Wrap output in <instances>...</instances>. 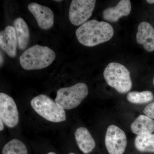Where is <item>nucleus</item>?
Wrapping results in <instances>:
<instances>
[{
  "mask_svg": "<svg viewBox=\"0 0 154 154\" xmlns=\"http://www.w3.org/2000/svg\"><path fill=\"white\" fill-rule=\"evenodd\" d=\"M154 95L150 91L139 92L132 91L128 94L127 99L130 103L134 104H143L149 103L153 100Z\"/></svg>",
  "mask_w": 154,
  "mask_h": 154,
  "instance_id": "a211bd4d",
  "label": "nucleus"
},
{
  "mask_svg": "<svg viewBox=\"0 0 154 154\" xmlns=\"http://www.w3.org/2000/svg\"><path fill=\"white\" fill-rule=\"evenodd\" d=\"M131 129L137 135L152 133L154 131V121L147 116L140 115L131 123Z\"/></svg>",
  "mask_w": 154,
  "mask_h": 154,
  "instance_id": "4468645a",
  "label": "nucleus"
},
{
  "mask_svg": "<svg viewBox=\"0 0 154 154\" xmlns=\"http://www.w3.org/2000/svg\"><path fill=\"white\" fill-rule=\"evenodd\" d=\"M146 2L150 4H152L154 3V0H147Z\"/></svg>",
  "mask_w": 154,
  "mask_h": 154,
  "instance_id": "4be33fe9",
  "label": "nucleus"
},
{
  "mask_svg": "<svg viewBox=\"0 0 154 154\" xmlns=\"http://www.w3.org/2000/svg\"><path fill=\"white\" fill-rule=\"evenodd\" d=\"M0 119L8 127L13 128L19 122V113L14 99L5 93L0 94Z\"/></svg>",
  "mask_w": 154,
  "mask_h": 154,
  "instance_id": "6e6552de",
  "label": "nucleus"
},
{
  "mask_svg": "<svg viewBox=\"0 0 154 154\" xmlns=\"http://www.w3.org/2000/svg\"><path fill=\"white\" fill-rule=\"evenodd\" d=\"M30 103L33 110L48 121L60 122L66 120L65 110L47 95H38L34 97Z\"/></svg>",
  "mask_w": 154,
  "mask_h": 154,
  "instance_id": "7ed1b4c3",
  "label": "nucleus"
},
{
  "mask_svg": "<svg viewBox=\"0 0 154 154\" xmlns=\"http://www.w3.org/2000/svg\"><path fill=\"white\" fill-rule=\"evenodd\" d=\"M113 34L114 30L110 24L96 20L88 21L76 31L78 41L88 47H93L109 41Z\"/></svg>",
  "mask_w": 154,
  "mask_h": 154,
  "instance_id": "f257e3e1",
  "label": "nucleus"
},
{
  "mask_svg": "<svg viewBox=\"0 0 154 154\" xmlns=\"http://www.w3.org/2000/svg\"><path fill=\"white\" fill-rule=\"evenodd\" d=\"M134 146L141 152L154 153V134L137 135L134 140Z\"/></svg>",
  "mask_w": 154,
  "mask_h": 154,
  "instance_id": "dca6fc26",
  "label": "nucleus"
},
{
  "mask_svg": "<svg viewBox=\"0 0 154 154\" xmlns=\"http://www.w3.org/2000/svg\"><path fill=\"white\" fill-rule=\"evenodd\" d=\"M153 85H154V78L153 80Z\"/></svg>",
  "mask_w": 154,
  "mask_h": 154,
  "instance_id": "a878e982",
  "label": "nucleus"
},
{
  "mask_svg": "<svg viewBox=\"0 0 154 154\" xmlns=\"http://www.w3.org/2000/svg\"><path fill=\"white\" fill-rule=\"evenodd\" d=\"M131 5L129 0H122L117 5L105 9L103 12V18L110 22H117L119 18L128 16L131 11Z\"/></svg>",
  "mask_w": 154,
  "mask_h": 154,
  "instance_id": "f8f14e48",
  "label": "nucleus"
},
{
  "mask_svg": "<svg viewBox=\"0 0 154 154\" xmlns=\"http://www.w3.org/2000/svg\"><path fill=\"white\" fill-rule=\"evenodd\" d=\"M2 154H28V150L24 143L14 139L5 145Z\"/></svg>",
  "mask_w": 154,
  "mask_h": 154,
  "instance_id": "f3484780",
  "label": "nucleus"
},
{
  "mask_svg": "<svg viewBox=\"0 0 154 154\" xmlns=\"http://www.w3.org/2000/svg\"><path fill=\"white\" fill-rule=\"evenodd\" d=\"M28 9L35 17L39 28L43 30L52 28L54 23V15L51 9L36 3L29 4Z\"/></svg>",
  "mask_w": 154,
  "mask_h": 154,
  "instance_id": "1a4fd4ad",
  "label": "nucleus"
},
{
  "mask_svg": "<svg viewBox=\"0 0 154 154\" xmlns=\"http://www.w3.org/2000/svg\"><path fill=\"white\" fill-rule=\"evenodd\" d=\"M137 41L148 52L154 51V28L148 22H141L138 27Z\"/></svg>",
  "mask_w": 154,
  "mask_h": 154,
  "instance_id": "9b49d317",
  "label": "nucleus"
},
{
  "mask_svg": "<svg viewBox=\"0 0 154 154\" xmlns=\"http://www.w3.org/2000/svg\"><path fill=\"white\" fill-rule=\"evenodd\" d=\"M75 137L77 145L83 153H91L95 149L96 142L86 128H78L75 131Z\"/></svg>",
  "mask_w": 154,
  "mask_h": 154,
  "instance_id": "ddd939ff",
  "label": "nucleus"
},
{
  "mask_svg": "<svg viewBox=\"0 0 154 154\" xmlns=\"http://www.w3.org/2000/svg\"><path fill=\"white\" fill-rule=\"evenodd\" d=\"M103 75L107 85L120 94H125L132 88L130 72L121 64L113 62L109 63Z\"/></svg>",
  "mask_w": 154,
  "mask_h": 154,
  "instance_id": "20e7f679",
  "label": "nucleus"
},
{
  "mask_svg": "<svg viewBox=\"0 0 154 154\" xmlns=\"http://www.w3.org/2000/svg\"><path fill=\"white\" fill-rule=\"evenodd\" d=\"M88 93L87 85L79 83L58 90L55 101L64 110H71L79 106L88 96Z\"/></svg>",
  "mask_w": 154,
  "mask_h": 154,
  "instance_id": "39448f33",
  "label": "nucleus"
},
{
  "mask_svg": "<svg viewBox=\"0 0 154 154\" xmlns=\"http://www.w3.org/2000/svg\"><path fill=\"white\" fill-rule=\"evenodd\" d=\"M95 0H73L70 6L69 17L72 24L82 25L92 16L95 7Z\"/></svg>",
  "mask_w": 154,
  "mask_h": 154,
  "instance_id": "423d86ee",
  "label": "nucleus"
},
{
  "mask_svg": "<svg viewBox=\"0 0 154 154\" xmlns=\"http://www.w3.org/2000/svg\"><path fill=\"white\" fill-rule=\"evenodd\" d=\"M143 113L150 118L154 119V102L146 106L144 109Z\"/></svg>",
  "mask_w": 154,
  "mask_h": 154,
  "instance_id": "6ab92c4d",
  "label": "nucleus"
},
{
  "mask_svg": "<svg viewBox=\"0 0 154 154\" xmlns=\"http://www.w3.org/2000/svg\"><path fill=\"white\" fill-rule=\"evenodd\" d=\"M68 154H76L75 153H73V152H70V153H69Z\"/></svg>",
  "mask_w": 154,
  "mask_h": 154,
  "instance_id": "393cba45",
  "label": "nucleus"
},
{
  "mask_svg": "<svg viewBox=\"0 0 154 154\" xmlns=\"http://www.w3.org/2000/svg\"><path fill=\"white\" fill-rule=\"evenodd\" d=\"M0 123H1V125H0V130H1V131H2L4 129V128H5V126H4V122L1 119H0Z\"/></svg>",
  "mask_w": 154,
  "mask_h": 154,
  "instance_id": "aec40b11",
  "label": "nucleus"
},
{
  "mask_svg": "<svg viewBox=\"0 0 154 154\" xmlns=\"http://www.w3.org/2000/svg\"><path fill=\"white\" fill-rule=\"evenodd\" d=\"M56 58L53 50L36 45L25 50L19 57L21 66L26 70H38L49 66Z\"/></svg>",
  "mask_w": 154,
  "mask_h": 154,
  "instance_id": "f03ea898",
  "label": "nucleus"
},
{
  "mask_svg": "<svg viewBox=\"0 0 154 154\" xmlns=\"http://www.w3.org/2000/svg\"><path fill=\"white\" fill-rule=\"evenodd\" d=\"M47 154H57L56 153H55V152H48V153Z\"/></svg>",
  "mask_w": 154,
  "mask_h": 154,
  "instance_id": "5701e85b",
  "label": "nucleus"
},
{
  "mask_svg": "<svg viewBox=\"0 0 154 154\" xmlns=\"http://www.w3.org/2000/svg\"><path fill=\"white\" fill-rule=\"evenodd\" d=\"M1 66H2V65L3 63V62H4V57H3V56L2 55V52H1Z\"/></svg>",
  "mask_w": 154,
  "mask_h": 154,
  "instance_id": "412c9836",
  "label": "nucleus"
},
{
  "mask_svg": "<svg viewBox=\"0 0 154 154\" xmlns=\"http://www.w3.org/2000/svg\"><path fill=\"white\" fill-rule=\"evenodd\" d=\"M18 41L14 27L8 26L0 32V46L10 57L17 55Z\"/></svg>",
  "mask_w": 154,
  "mask_h": 154,
  "instance_id": "9d476101",
  "label": "nucleus"
},
{
  "mask_svg": "<svg viewBox=\"0 0 154 154\" xmlns=\"http://www.w3.org/2000/svg\"><path fill=\"white\" fill-rule=\"evenodd\" d=\"M105 145L109 154H124L127 145L125 133L116 125H109L105 134Z\"/></svg>",
  "mask_w": 154,
  "mask_h": 154,
  "instance_id": "0eeeda50",
  "label": "nucleus"
},
{
  "mask_svg": "<svg viewBox=\"0 0 154 154\" xmlns=\"http://www.w3.org/2000/svg\"><path fill=\"white\" fill-rule=\"evenodd\" d=\"M55 2H62V1H60V0H59V1H57V0H56V1H55Z\"/></svg>",
  "mask_w": 154,
  "mask_h": 154,
  "instance_id": "b1692460",
  "label": "nucleus"
},
{
  "mask_svg": "<svg viewBox=\"0 0 154 154\" xmlns=\"http://www.w3.org/2000/svg\"><path fill=\"white\" fill-rule=\"evenodd\" d=\"M14 25L17 35L18 47L19 49L24 50L28 46L30 38V32L28 25L22 18L16 19Z\"/></svg>",
  "mask_w": 154,
  "mask_h": 154,
  "instance_id": "2eb2a0df",
  "label": "nucleus"
}]
</instances>
